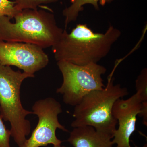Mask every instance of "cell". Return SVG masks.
<instances>
[{"mask_svg": "<svg viewBox=\"0 0 147 147\" xmlns=\"http://www.w3.org/2000/svg\"><path fill=\"white\" fill-rule=\"evenodd\" d=\"M118 29L110 26L104 33H96L86 24H79L69 33L66 30L52 47L55 59L79 65L98 63L106 57L121 36Z\"/></svg>", "mask_w": 147, "mask_h": 147, "instance_id": "1", "label": "cell"}, {"mask_svg": "<svg viewBox=\"0 0 147 147\" xmlns=\"http://www.w3.org/2000/svg\"><path fill=\"white\" fill-rule=\"evenodd\" d=\"M15 21L0 16V41L24 42L44 48L52 47L62 34L53 13L42 9H26L14 16Z\"/></svg>", "mask_w": 147, "mask_h": 147, "instance_id": "2", "label": "cell"}, {"mask_svg": "<svg viewBox=\"0 0 147 147\" xmlns=\"http://www.w3.org/2000/svg\"><path fill=\"white\" fill-rule=\"evenodd\" d=\"M114 79L113 76H109L102 90L90 92L74 106L72 127H92L113 139L118 123L112 113L113 105L117 100L129 94L127 88L114 84Z\"/></svg>", "mask_w": 147, "mask_h": 147, "instance_id": "3", "label": "cell"}, {"mask_svg": "<svg viewBox=\"0 0 147 147\" xmlns=\"http://www.w3.org/2000/svg\"><path fill=\"white\" fill-rule=\"evenodd\" d=\"M34 77L26 72L14 71L0 64V115L10 124L11 137L21 147L30 133L31 125L26 118L33 113L25 109L21 100L20 90L25 79Z\"/></svg>", "mask_w": 147, "mask_h": 147, "instance_id": "4", "label": "cell"}, {"mask_svg": "<svg viewBox=\"0 0 147 147\" xmlns=\"http://www.w3.org/2000/svg\"><path fill=\"white\" fill-rule=\"evenodd\" d=\"M63 76V83L56 92L62 96L67 105L75 106L93 91L102 90L105 85L102 76L107 69L98 63L79 65L65 61L57 62Z\"/></svg>", "mask_w": 147, "mask_h": 147, "instance_id": "5", "label": "cell"}, {"mask_svg": "<svg viewBox=\"0 0 147 147\" xmlns=\"http://www.w3.org/2000/svg\"><path fill=\"white\" fill-rule=\"evenodd\" d=\"M33 114L38 119L36 127L31 136L27 139L21 147H46L60 145L62 141L56 136L57 129L68 132L58 119V115L63 112L59 102L53 97L40 99L34 102L32 107Z\"/></svg>", "mask_w": 147, "mask_h": 147, "instance_id": "6", "label": "cell"}, {"mask_svg": "<svg viewBox=\"0 0 147 147\" xmlns=\"http://www.w3.org/2000/svg\"><path fill=\"white\" fill-rule=\"evenodd\" d=\"M48 55L38 45L18 42L0 41V64L14 66L34 75L49 63Z\"/></svg>", "mask_w": 147, "mask_h": 147, "instance_id": "7", "label": "cell"}, {"mask_svg": "<svg viewBox=\"0 0 147 147\" xmlns=\"http://www.w3.org/2000/svg\"><path fill=\"white\" fill-rule=\"evenodd\" d=\"M142 102L136 93L127 99L120 98L113 106L112 113L117 121L112 140L116 147H131L130 138L136 130L137 116L141 112Z\"/></svg>", "mask_w": 147, "mask_h": 147, "instance_id": "8", "label": "cell"}, {"mask_svg": "<svg viewBox=\"0 0 147 147\" xmlns=\"http://www.w3.org/2000/svg\"><path fill=\"white\" fill-rule=\"evenodd\" d=\"M112 138L86 126L74 128L67 142L74 147H113Z\"/></svg>", "mask_w": 147, "mask_h": 147, "instance_id": "9", "label": "cell"}, {"mask_svg": "<svg viewBox=\"0 0 147 147\" xmlns=\"http://www.w3.org/2000/svg\"><path fill=\"white\" fill-rule=\"evenodd\" d=\"M113 0H71V5L65 9L63 14L65 17V24L66 28L69 24L76 21L79 13L84 10V6L91 5L96 10L99 9L98 3L104 5L106 3H110Z\"/></svg>", "mask_w": 147, "mask_h": 147, "instance_id": "10", "label": "cell"}, {"mask_svg": "<svg viewBox=\"0 0 147 147\" xmlns=\"http://www.w3.org/2000/svg\"><path fill=\"white\" fill-rule=\"evenodd\" d=\"M136 94L142 102H147V69H142L135 81Z\"/></svg>", "mask_w": 147, "mask_h": 147, "instance_id": "11", "label": "cell"}, {"mask_svg": "<svg viewBox=\"0 0 147 147\" xmlns=\"http://www.w3.org/2000/svg\"><path fill=\"white\" fill-rule=\"evenodd\" d=\"M59 0H15L16 9L21 11L26 9H38V7L43 4L57 2Z\"/></svg>", "mask_w": 147, "mask_h": 147, "instance_id": "12", "label": "cell"}, {"mask_svg": "<svg viewBox=\"0 0 147 147\" xmlns=\"http://www.w3.org/2000/svg\"><path fill=\"white\" fill-rule=\"evenodd\" d=\"M19 11L16 9L14 1L0 0V16H7L12 19Z\"/></svg>", "mask_w": 147, "mask_h": 147, "instance_id": "13", "label": "cell"}, {"mask_svg": "<svg viewBox=\"0 0 147 147\" xmlns=\"http://www.w3.org/2000/svg\"><path fill=\"white\" fill-rule=\"evenodd\" d=\"M0 115V147H11L10 130L7 129Z\"/></svg>", "mask_w": 147, "mask_h": 147, "instance_id": "14", "label": "cell"}, {"mask_svg": "<svg viewBox=\"0 0 147 147\" xmlns=\"http://www.w3.org/2000/svg\"><path fill=\"white\" fill-rule=\"evenodd\" d=\"M140 117L143 118V123L147 126V102H142L141 112L138 115Z\"/></svg>", "mask_w": 147, "mask_h": 147, "instance_id": "15", "label": "cell"}, {"mask_svg": "<svg viewBox=\"0 0 147 147\" xmlns=\"http://www.w3.org/2000/svg\"><path fill=\"white\" fill-rule=\"evenodd\" d=\"M53 147H66L64 146H61V145H58V146H53Z\"/></svg>", "mask_w": 147, "mask_h": 147, "instance_id": "16", "label": "cell"}, {"mask_svg": "<svg viewBox=\"0 0 147 147\" xmlns=\"http://www.w3.org/2000/svg\"></svg>", "mask_w": 147, "mask_h": 147, "instance_id": "17", "label": "cell"}]
</instances>
